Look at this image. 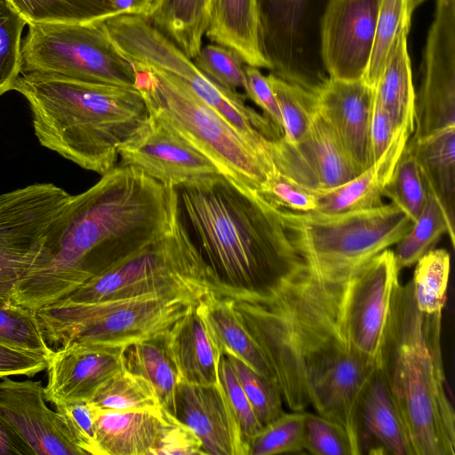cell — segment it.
<instances>
[{
  "instance_id": "d6a6232c",
  "label": "cell",
  "mask_w": 455,
  "mask_h": 455,
  "mask_svg": "<svg viewBox=\"0 0 455 455\" xmlns=\"http://www.w3.org/2000/svg\"><path fill=\"white\" fill-rule=\"evenodd\" d=\"M447 234L455 244L452 226L435 196L427 190L426 203L410 230L395 243L394 251L399 269L408 267L432 250L441 236Z\"/></svg>"
},
{
  "instance_id": "ee69618b",
  "label": "cell",
  "mask_w": 455,
  "mask_h": 455,
  "mask_svg": "<svg viewBox=\"0 0 455 455\" xmlns=\"http://www.w3.org/2000/svg\"><path fill=\"white\" fill-rule=\"evenodd\" d=\"M304 450L315 455H358L345 427L308 412H305Z\"/></svg>"
},
{
  "instance_id": "d6986e66",
  "label": "cell",
  "mask_w": 455,
  "mask_h": 455,
  "mask_svg": "<svg viewBox=\"0 0 455 455\" xmlns=\"http://www.w3.org/2000/svg\"><path fill=\"white\" fill-rule=\"evenodd\" d=\"M126 347L70 342L53 349L45 368L46 402H90L108 379L124 368Z\"/></svg>"
},
{
  "instance_id": "7dc6e473",
  "label": "cell",
  "mask_w": 455,
  "mask_h": 455,
  "mask_svg": "<svg viewBox=\"0 0 455 455\" xmlns=\"http://www.w3.org/2000/svg\"><path fill=\"white\" fill-rule=\"evenodd\" d=\"M258 1L261 21L262 44L267 55V50L278 31L292 32L298 28L307 0Z\"/></svg>"
},
{
  "instance_id": "8992f818",
  "label": "cell",
  "mask_w": 455,
  "mask_h": 455,
  "mask_svg": "<svg viewBox=\"0 0 455 455\" xmlns=\"http://www.w3.org/2000/svg\"><path fill=\"white\" fill-rule=\"evenodd\" d=\"M137 71L136 88L150 114L234 184L261 195L273 170L234 126L177 76L154 68Z\"/></svg>"
},
{
  "instance_id": "74e56055",
  "label": "cell",
  "mask_w": 455,
  "mask_h": 455,
  "mask_svg": "<svg viewBox=\"0 0 455 455\" xmlns=\"http://www.w3.org/2000/svg\"><path fill=\"white\" fill-rule=\"evenodd\" d=\"M383 196L389 198L412 222L426 203L427 188L414 154L407 144L384 188Z\"/></svg>"
},
{
  "instance_id": "11a10c76",
  "label": "cell",
  "mask_w": 455,
  "mask_h": 455,
  "mask_svg": "<svg viewBox=\"0 0 455 455\" xmlns=\"http://www.w3.org/2000/svg\"><path fill=\"white\" fill-rule=\"evenodd\" d=\"M119 15H136L146 18L154 0H110Z\"/></svg>"
},
{
  "instance_id": "b9f144b4",
  "label": "cell",
  "mask_w": 455,
  "mask_h": 455,
  "mask_svg": "<svg viewBox=\"0 0 455 455\" xmlns=\"http://www.w3.org/2000/svg\"><path fill=\"white\" fill-rule=\"evenodd\" d=\"M225 355L261 425L265 426L282 414L283 397L278 386L237 358Z\"/></svg>"
},
{
  "instance_id": "4fadbf2b",
  "label": "cell",
  "mask_w": 455,
  "mask_h": 455,
  "mask_svg": "<svg viewBox=\"0 0 455 455\" xmlns=\"http://www.w3.org/2000/svg\"><path fill=\"white\" fill-rule=\"evenodd\" d=\"M399 271L394 251L384 250L350 277L344 299V329L352 347L379 368Z\"/></svg>"
},
{
  "instance_id": "7402d4cb",
  "label": "cell",
  "mask_w": 455,
  "mask_h": 455,
  "mask_svg": "<svg viewBox=\"0 0 455 455\" xmlns=\"http://www.w3.org/2000/svg\"><path fill=\"white\" fill-rule=\"evenodd\" d=\"M357 431L361 454L413 455L405 425L379 368L361 396Z\"/></svg>"
},
{
  "instance_id": "bcb514c9",
  "label": "cell",
  "mask_w": 455,
  "mask_h": 455,
  "mask_svg": "<svg viewBox=\"0 0 455 455\" xmlns=\"http://www.w3.org/2000/svg\"><path fill=\"white\" fill-rule=\"evenodd\" d=\"M219 371L221 387L236 419L243 438L250 449L251 440L261 430L263 426L258 419L251 403L224 354L220 360Z\"/></svg>"
},
{
  "instance_id": "3957f363",
  "label": "cell",
  "mask_w": 455,
  "mask_h": 455,
  "mask_svg": "<svg viewBox=\"0 0 455 455\" xmlns=\"http://www.w3.org/2000/svg\"><path fill=\"white\" fill-rule=\"evenodd\" d=\"M180 220L223 294L266 295L304 267L280 209L220 173L174 186Z\"/></svg>"
},
{
  "instance_id": "60d3db41",
  "label": "cell",
  "mask_w": 455,
  "mask_h": 455,
  "mask_svg": "<svg viewBox=\"0 0 455 455\" xmlns=\"http://www.w3.org/2000/svg\"><path fill=\"white\" fill-rule=\"evenodd\" d=\"M26 25L7 0H0V96L13 89L21 74V33Z\"/></svg>"
},
{
  "instance_id": "5b68a950",
  "label": "cell",
  "mask_w": 455,
  "mask_h": 455,
  "mask_svg": "<svg viewBox=\"0 0 455 455\" xmlns=\"http://www.w3.org/2000/svg\"><path fill=\"white\" fill-rule=\"evenodd\" d=\"M442 312L416 305L411 281L395 288L381 370L398 407L413 455L455 454V413L446 390Z\"/></svg>"
},
{
  "instance_id": "e0dca14e",
  "label": "cell",
  "mask_w": 455,
  "mask_h": 455,
  "mask_svg": "<svg viewBox=\"0 0 455 455\" xmlns=\"http://www.w3.org/2000/svg\"><path fill=\"white\" fill-rule=\"evenodd\" d=\"M118 157L121 165L139 169L164 185L220 173L208 158L150 113L146 124L119 147Z\"/></svg>"
},
{
  "instance_id": "9a60e30c",
  "label": "cell",
  "mask_w": 455,
  "mask_h": 455,
  "mask_svg": "<svg viewBox=\"0 0 455 455\" xmlns=\"http://www.w3.org/2000/svg\"><path fill=\"white\" fill-rule=\"evenodd\" d=\"M381 0H330L321 23V53L329 77L363 79Z\"/></svg>"
},
{
  "instance_id": "2e32d148",
  "label": "cell",
  "mask_w": 455,
  "mask_h": 455,
  "mask_svg": "<svg viewBox=\"0 0 455 455\" xmlns=\"http://www.w3.org/2000/svg\"><path fill=\"white\" fill-rule=\"evenodd\" d=\"M271 153L277 171L315 192L339 187L361 173L318 111L300 141L273 140Z\"/></svg>"
},
{
  "instance_id": "f6af8a7d",
  "label": "cell",
  "mask_w": 455,
  "mask_h": 455,
  "mask_svg": "<svg viewBox=\"0 0 455 455\" xmlns=\"http://www.w3.org/2000/svg\"><path fill=\"white\" fill-rule=\"evenodd\" d=\"M261 196L275 207L294 212L317 210V195L276 169L269 173Z\"/></svg>"
},
{
  "instance_id": "c3c4849f",
  "label": "cell",
  "mask_w": 455,
  "mask_h": 455,
  "mask_svg": "<svg viewBox=\"0 0 455 455\" xmlns=\"http://www.w3.org/2000/svg\"><path fill=\"white\" fill-rule=\"evenodd\" d=\"M203 444L195 432L177 416L162 408V422L150 455H203Z\"/></svg>"
},
{
  "instance_id": "44dd1931",
  "label": "cell",
  "mask_w": 455,
  "mask_h": 455,
  "mask_svg": "<svg viewBox=\"0 0 455 455\" xmlns=\"http://www.w3.org/2000/svg\"><path fill=\"white\" fill-rule=\"evenodd\" d=\"M177 416L200 439L205 454L249 455L220 382L198 385L180 381Z\"/></svg>"
},
{
  "instance_id": "4316f807",
  "label": "cell",
  "mask_w": 455,
  "mask_h": 455,
  "mask_svg": "<svg viewBox=\"0 0 455 455\" xmlns=\"http://www.w3.org/2000/svg\"><path fill=\"white\" fill-rule=\"evenodd\" d=\"M94 408L100 455H150L161 427L162 410L116 411L95 405Z\"/></svg>"
},
{
  "instance_id": "5bb4252c",
  "label": "cell",
  "mask_w": 455,
  "mask_h": 455,
  "mask_svg": "<svg viewBox=\"0 0 455 455\" xmlns=\"http://www.w3.org/2000/svg\"><path fill=\"white\" fill-rule=\"evenodd\" d=\"M450 127H455V0H436L410 140H422Z\"/></svg>"
},
{
  "instance_id": "9c48e42d",
  "label": "cell",
  "mask_w": 455,
  "mask_h": 455,
  "mask_svg": "<svg viewBox=\"0 0 455 455\" xmlns=\"http://www.w3.org/2000/svg\"><path fill=\"white\" fill-rule=\"evenodd\" d=\"M103 23L115 44L136 69L154 68L182 80L234 126L271 169L274 167L272 140L280 136L264 116L246 105L245 95L212 82L146 18L118 15Z\"/></svg>"
},
{
  "instance_id": "f907efd6",
  "label": "cell",
  "mask_w": 455,
  "mask_h": 455,
  "mask_svg": "<svg viewBox=\"0 0 455 455\" xmlns=\"http://www.w3.org/2000/svg\"><path fill=\"white\" fill-rule=\"evenodd\" d=\"M245 93L264 112V116L271 123L280 137L283 136V119L280 109L268 80L259 68L244 65Z\"/></svg>"
},
{
  "instance_id": "83f0119b",
  "label": "cell",
  "mask_w": 455,
  "mask_h": 455,
  "mask_svg": "<svg viewBox=\"0 0 455 455\" xmlns=\"http://www.w3.org/2000/svg\"><path fill=\"white\" fill-rule=\"evenodd\" d=\"M421 175L437 199L450 223L454 226L455 210V127L439 131L419 140H410Z\"/></svg>"
},
{
  "instance_id": "f5cc1de1",
  "label": "cell",
  "mask_w": 455,
  "mask_h": 455,
  "mask_svg": "<svg viewBox=\"0 0 455 455\" xmlns=\"http://www.w3.org/2000/svg\"><path fill=\"white\" fill-rule=\"evenodd\" d=\"M398 130L385 108L373 97L370 122L371 164L386 151Z\"/></svg>"
},
{
  "instance_id": "d4e9b609",
  "label": "cell",
  "mask_w": 455,
  "mask_h": 455,
  "mask_svg": "<svg viewBox=\"0 0 455 455\" xmlns=\"http://www.w3.org/2000/svg\"><path fill=\"white\" fill-rule=\"evenodd\" d=\"M412 131L402 126L382 156L351 180L339 187L316 191L317 210L323 213H340L378 207L384 188L411 137Z\"/></svg>"
},
{
  "instance_id": "ffe728a7",
  "label": "cell",
  "mask_w": 455,
  "mask_h": 455,
  "mask_svg": "<svg viewBox=\"0 0 455 455\" xmlns=\"http://www.w3.org/2000/svg\"><path fill=\"white\" fill-rule=\"evenodd\" d=\"M315 91L318 113L331 125L362 172L371 165L370 122L373 89L363 79L345 81L329 77Z\"/></svg>"
},
{
  "instance_id": "52a82bcc",
  "label": "cell",
  "mask_w": 455,
  "mask_h": 455,
  "mask_svg": "<svg viewBox=\"0 0 455 455\" xmlns=\"http://www.w3.org/2000/svg\"><path fill=\"white\" fill-rule=\"evenodd\" d=\"M280 215L305 265L328 277L354 275L395 244L413 224L393 203L332 214L280 209Z\"/></svg>"
},
{
  "instance_id": "f35d334b",
  "label": "cell",
  "mask_w": 455,
  "mask_h": 455,
  "mask_svg": "<svg viewBox=\"0 0 455 455\" xmlns=\"http://www.w3.org/2000/svg\"><path fill=\"white\" fill-rule=\"evenodd\" d=\"M0 344L44 355L53 349L47 343L36 310L16 305H0Z\"/></svg>"
},
{
  "instance_id": "1f68e13d",
  "label": "cell",
  "mask_w": 455,
  "mask_h": 455,
  "mask_svg": "<svg viewBox=\"0 0 455 455\" xmlns=\"http://www.w3.org/2000/svg\"><path fill=\"white\" fill-rule=\"evenodd\" d=\"M27 24L89 23L119 14L110 0H7Z\"/></svg>"
},
{
  "instance_id": "4dcf8cb0",
  "label": "cell",
  "mask_w": 455,
  "mask_h": 455,
  "mask_svg": "<svg viewBox=\"0 0 455 455\" xmlns=\"http://www.w3.org/2000/svg\"><path fill=\"white\" fill-rule=\"evenodd\" d=\"M124 368L144 378L155 390L161 407L177 416L180 379L166 345L165 333L128 345L124 350Z\"/></svg>"
},
{
  "instance_id": "836d02e7",
  "label": "cell",
  "mask_w": 455,
  "mask_h": 455,
  "mask_svg": "<svg viewBox=\"0 0 455 455\" xmlns=\"http://www.w3.org/2000/svg\"><path fill=\"white\" fill-rule=\"evenodd\" d=\"M283 119L282 138L290 143L300 141L317 114L315 88H308L287 76L270 73L267 76Z\"/></svg>"
},
{
  "instance_id": "8d00e7d4",
  "label": "cell",
  "mask_w": 455,
  "mask_h": 455,
  "mask_svg": "<svg viewBox=\"0 0 455 455\" xmlns=\"http://www.w3.org/2000/svg\"><path fill=\"white\" fill-rule=\"evenodd\" d=\"M451 268V256L444 249H432L417 262L411 280L418 309L425 314L442 312Z\"/></svg>"
},
{
  "instance_id": "277c9868",
  "label": "cell",
  "mask_w": 455,
  "mask_h": 455,
  "mask_svg": "<svg viewBox=\"0 0 455 455\" xmlns=\"http://www.w3.org/2000/svg\"><path fill=\"white\" fill-rule=\"evenodd\" d=\"M12 90L27 100L44 148L100 175L116 166L119 147L149 117L138 89L28 72Z\"/></svg>"
},
{
  "instance_id": "cb8c5ba5",
  "label": "cell",
  "mask_w": 455,
  "mask_h": 455,
  "mask_svg": "<svg viewBox=\"0 0 455 455\" xmlns=\"http://www.w3.org/2000/svg\"><path fill=\"white\" fill-rule=\"evenodd\" d=\"M204 36L234 51L246 65L273 69L263 48L258 0H212Z\"/></svg>"
},
{
  "instance_id": "30bf717a",
  "label": "cell",
  "mask_w": 455,
  "mask_h": 455,
  "mask_svg": "<svg viewBox=\"0 0 455 455\" xmlns=\"http://www.w3.org/2000/svg\"><path fill=\"white\" fill-rule=\"evenodd\" d=\"M210 290L217 291L214 279L177 214L163 235L92 276L62 300L84 303Z\"/></svg>"
},
{
  "instance_id": "ba28073f",
  "label": "cell",
  "mask_w": 455,
  "mask_h": 455,
  "mask_svg": "<svg viewBox=\"0 0 455 455\" xmlns=\"http://www.w3.org/2000/svg\"><path fill=\"white\" fill-rule=\"evenodd\" d=\"M204 294L153 293L84 303L61 299L36 315L52 349L70 342L128 346L165 333Z\"/></svg>"
},
{
  "instance_id": "484cf974",
  "label": "cell",
  "mask_w": 455,
  "mask_h": 455,
  "mask_svg": "<svg viewBox=\"0 0 455 455\" xmlns=\"http://www.w3.org/2000/svg\"><path fill=\"white\" fill-rule=\"evenodd\" d=\"M198 306L222 353L237 358L277 385L260 348L237 312L233 299L216 290H210L199 299Z\"/></svg>"
},
{
  "instance_id": "8fae6325",
  "label": "cell",
  "mask_w": 455,
  "mask_h": 455,
  "mask_svg": "<svg viewBox=\"0 0 455 455\" xmlns=\"http://www.w3.org/2000/svg\"><path fill=\"white\" fill-rule=\"evenodd\" d=\"M21 58V73L137 89L138 71L115 44L103 21L29 25Z\"/></svg>"
},
{
  "instance_id": "ab89813d",
  "label": "cell",
  "mask_w": 455,
  "mask_h": 455,
  "mask_svg": "<svg viewBox=\"0 0 455 455\" xmlns=\"http://www.w3.org/2000/svg\"><path fill=\"white\" fill-rule=\"evenodd\" d=\"M305 412H283L251 440L249 455H275L304 450Z\"/></svg>"
},
{
  "instance_id": "681fc988",
  "label": "cell",
  "mask_w": 455,
  "mask_h": 455,
  "mask_svg": "<svg viewBox=\"0 0 455 455\" xmlns=\"http://www.w3.org/2000/svg\"><path fill=\"white\" fill-rule=\"evenodd\" d=\"M53 405L84 454L100 455L96 441L94 405L88 401L60 402Z\"/></svg>"
},
{
  "instance_id": "ac0fdd59",
  "label": "cell",
  "mask_w": 455,
  "mask_h": 455,
  "mask_svg": "<svg viewBox=\"0 0 455 455\" xmlns=\"http://www.w3.org/2000/svg\"><path fill=\"white\" fill-rule=\"evenodd\" d=\"M0 414L32 455H84L60 414L46 405L40 380L2 378Z\"/></svg>"
},
{
  "instance_id": "e575fe53",
  "label": "cell",
  "mask_w": 455,
  "mask_h": 455,
  "mask_svg": "<svg viewBox=\"0 0 455 455\" xmlns=\"http://www.w3.org/2000/svg\"><path fill=\"white\" fill-rule=\"evenodd\" d=\"M410 0H381L368 66L363 80L371 88L377 84L391 50L400 35L410 28Z\"/></svg>"
},
{
  "instance_id": "9f6ffc18",
  "label": "cell",
  "mask_w": 455,
  "mask_h": 455,
  "mask_svg": "<svg viewBox=\"0 0 455 455\" xmlns=\"http://www.w3.org/2000/svg\"><path fill=\"white\" fill-rule=\"evenodd\" d=\"M426 0H410V9L411 12Z\"/></svg>"
},
{
  "instance_id": "d590c367",
  "label": "cell",
  "mask_w": 455,
  "mask_h": 455,
  "mask_svg": "<svg viewBox=\"0 0 455 455\" xmlns=\"http://www.w3.org/2000/svg\"><path fill=\"white\" fill-rule=\"evenodd\" d=\"M90 402L105 410L150 411L162 410L152 386L144 378L125 368L108 379Z\"/></svg>"
},
{
  "instance_id": "f1b7e54d",
  "label": "cell",
  "mask_w": 455,
  "mask_h": 455,
  "mask_svg": "<svg viewBox=\"0 0 455 455\" xmlns=\"http://www.w3.org/2000/svg\"><path fill=\"white\" fill-rule=\"evenodd\" d=\"M409 28L398 36L372 89L374 99L385 108L395 127L406 126L413 132L416 94L407 47Z\"/></svg>"
},
{
  "instance_id": "7bdbcfd3",
  "label": "cell",
  "mask_w": 455,
  "mask_h": 455,
  "mask_svg": "<svg viewBox=\"0 0 455 455\" xmlns=\"http://www.w3.org/2000/svg\"><path fill=\"white\" fill-rule=\"evenodd\" d=\"M192 60L203 74L220 86L232 91L245 89V63L234 51L209 44L202 46Z\"/></svg>"
},
{
  "instance_id": "603a6c76",
  "label": "cell",
  "mask_w": 455,
  "mask_h": 455,
  "mask_svg": "<svg viewBox=\"0 0 455 455\" xmlns=\"http://www.w3.org/2000/svg\"><path fill=\"white\" fill-rule=\"evenodd\" d=\"M198 300L165 332V341L180 381L215 385L220 383L223 353L207 327Z\"/></svg>"
},
{
  "instance_id": "7c38bea8",
  "label": "cell",
  "mask_w": 455,
  "mask_h": 455,
  "mask_svg": "<svg viewBox=\"0 0 455 455\" xmlns=\"http://www.w3.org/2000/svg\"><path fill=\"white\" fill-rule=\"evenodd\" d=\"M70 196L52 183L0 195V305L14 304L18 283L35 263L52 223Z\"/></svg>"
},
{
  "instance_id": "7a4b0ae2",
  "label": "cell",
  "mask_w": 455,
  "mask_h": 455,
  "mask_svg": "<svg viewBox=\"0 0 455 455\" xmlns=\"http://www.w3.org/2000/svg\"><path fill=\"white\" fill-rule=\"evenodd\" d=\"M101 176L71 196L53 220L14 290V304L33 310L50 306L172 227L178 214L174 186L121 164Z\"/></svg>"
},
{
  "instance_id": "6da1fadb",
  "label": "cell",
  "mask_w": 455,
  "mask_h": 455,
  "mask_svg": "<svg viewBox=\"0 0 455 455\" xmlns=\"http://www.w3.org/2000/svg\"><path fill=\"white\" fill-rule=\"evenodd\" d=\"M352 275L323 276L305 265L268 294L225 295L233 299L289 409L312 405L345 427L361 454L358 404L379 367L346 335L343 307Z\"/></svg>"
},
{
  "instance_id": "db71d44e",
  "label": "cell",
  "mask_w": 455,
  "mask_h": 455,
  "mask_svg": "<svg viewBox=\"0 0 455 455\" xmlns=\"http://www.w3.org/2000/svg\"><path fill=\"white\" fill-rule=\"evenodd\" d=\"M0 455H32L23 440L0 414Z\"/></svg>"
},
{
  "instance_id": "816d5d0a",
  "label": "cell",
  "mask_w": 455,
  "mask_h": 455,
  "mask_svg": "<svg viewBox=\"0 0 455 455\" xmlns=\"http://www.w3.org/2000/svg\"><path fill=\"white\" fill-rule=\"evenodd\" d=\"M47 360L42 355L0 344V378L12 375L32 377L45 370Z\"/></svg>"
},
{
  "instance_id": "f546056e",
  "label": "cell",
  "mask_w": 455,
  "mask_h": 455,
  "mask_svg": "<svg viewBox=\"0 0 455 455\" xmlns=\"http://www.w3.org/2000/svg\"><path fill=\"white\" fill-rule=\"evenodd\" d=\"M212 0H154L146 19L193 60L203 46Z\"/></svg>"
}]
</instances>
